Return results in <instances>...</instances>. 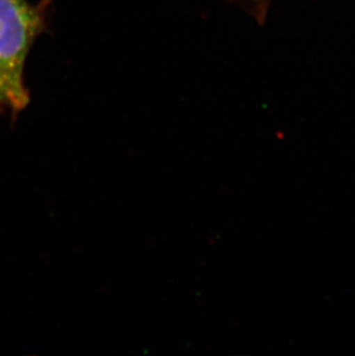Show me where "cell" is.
Listing matches in <instances>:
<instances>
[{
    "label": "cell",
    "instance_id": "1",
    "mask_svg": "<svg viewBox=\"0 0 355 356\" xmlns=\"http://www.w3.org/2000/svg\"><path fill=\"white\" fill-rule=\"evenodd\" d=\"M47 3L0 0V83L10 97L14 115L29 102L24 64L31 45L47 28Z\"/></svg>",
    "mask_w": 355,
    "mask_h": 356
},
{
    "label": "cell",
    "instance_id": "2",
    "mask_svg": "<svg viewBox=\"0 0 355 356\" xmlns=\"http://www.w3.org/2000/svg\"><path fill=\"white\" fill-rule=\"evenodd\" d=\"M232 1L242 3L244 6H249L253 14L260 20L262 17H265L270 0H232Z\"/></svg>",
    "mask_w": 355,
    "mask_h": 356
},
{
    "label": "cell",
    "instance_id": "3",
    "mask_svg": "<svg viewBox=\"0 0 355 356\" xmlns=\"http://www.w3.org/2000/svg\"><path fill=\"white\" fill-rule=\"evenodd\" d=\"M0 111H10L14 115L13 106L10 103V97L7 96L6 91L3 89L1 83H0Z\"/></svg>",
    "mask_w": 355,
    "mask_h": 356
}]
</instances>
